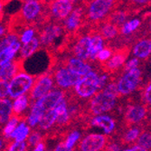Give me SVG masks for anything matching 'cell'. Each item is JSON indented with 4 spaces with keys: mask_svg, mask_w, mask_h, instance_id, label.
Segmentation results:
<instances>
[{
    "mask_svg": "<svg viewBox=\"0 0 151 151\" xmlns=\"http://www.w3.org/2000/svg\"><path fill=\"white\" fill-rule=\"evenodd\" d=\"M112 52H113V48L106 45L105 48L102 49V50L98 53V55H97V58H96V60H97V61L99 62V63H104V62L108 61L109 58L111 57Z\"/></svg>",
    "mask_w": 151,
    "mask_h": 151,
    "instance_id": "35",
    "label": "cell"
},
{
    "mask_svg": "<svg viewBox=\"0 0 151 151\" xmlns=\"http://www.w3.org/2000/svg\"><path fill=\"white\" fill-rule=\"evenodd\" d=\"M148 29H149V33H150V40H151V22L149 23V26H148Z\"/></svg>",
    "mask_w": 151,
    "mask_h": 151,
    "instance_id": "44",
    "label": "cell"
},
{
    "mask_svg": "<svg viewBox=\"0 0 151 151\" xmlns=\"http://www.w3.org/2000/svg\"><path fill=\"white\" fill-rule=\"evenodd\" d=\"M35 32V30L33 29V28H29V29H26L25 31H24L23 34L20 36L21 42L24 45H25V44H27L28 42H30V41L34 38Z\"/></svg>",
    "mask_w": 151,
    "mask_h": 151,
    "instance_id": "36",
    "label": "cell"
},
{
    "mask_svg": "<svg viewBox=\"0 0 151 151\" xmlns=\"http://www.w3.org/2000/svg\"><path fill=\"white\" fill-rule=\"evenodd\" d=\"M85 8V26L93 27L103 21L109 14L119 9L123 1L115 0H93L82 1Z\"/></svg>",
    "mask_w": 151,
    "mask_h": 151,
    "instance_id": "1",
    "label": "cell"
},
{
    "mask_svg": "<svg viewBox=\"0 0 151 151\" xmlns=\"http://www.w3.org/2000/svg\"><path fill=\"white\" fill-rule=\"evenodd\" d=\"M9 3H10V1H0V22L3 20V17H4L3 8H4V6H6Z\"/></svg>",
    "mask_w": 151,
    "mask_h": 151,
    "instance_id": "40",
    "label": "cell"
},
{
    "mask_svg": "<svg viewBox=\"0 0 151 151\" xmlns=\"http://www.w3.org/2000/svg\"><path fill=\"white\" fill-rule=\"evenodd\" d=\"M146 125H147L146 129L147 128V129H151V109L149 111V114H148V118H147V122H146Z\"/></svg>",
    "mask_w": 151,
    "mask_h": 151,
    "instance_id": "42",
    "label": "cell"
},
{
    "mask_svg": "<svg viewBox=\"0 0 151 151\" xmlns=\"http://www.w3.org/2000/svg\"><path fill=\"white\" fill-rule=\"evenodd\" d=\"M53 87V79L49 72L37 76L35 80L34 84L30 90V92L27 94L29 101V107L33 105L41 98L46 95L50 90Z\"/></svg>",
    "mask_w": 151,
    "mask_h": 151,
    "instance_id": "5",
    "label": "cell"
},
{
    "mask_svg": "<svg viewBox=\"0 0 151 151\" xmlns=\"http://www.w3.org/2000/svg\"><path fill=\"white\" fill-rule=\"evenodd\" d=\"M19 121H20V119L18 117H10V119L8 120L7 124L5 126V128L2 130V137H3V139L6 143H7L8 141L11 140V139H10L11 135L14 132V130L17 129Z\"/></svg>",
    "mask_w": 151,
    "mask_h": 151,
    "instance_id": "27",
    "label": "cell"
},
{
    "mask_svg": "<svg viewBox=\"0 0 151 151\" xmlns=\"http://www.w3.org/2000/svg\"><path fill=\"white\" fill-rule=\"evenodd\" d=\"M132 151H146L144 148H142V147H139V146H137V145H134V146H132Z\"/></svg>",
    "mask_w": 151,
    "mask_h": 151,
    "instance_id": "43",
    "label": "cell"
},
{
    "mask_svg": "<svg viewBox=\"0 0 151 151\" xmlns=\"http://www.w3.org/2000/svg\"><path fill=\"white\" fill-rule=\"evenodd\" d=\"M38 33L40 48L46 49L50 57L55 56L58 49V40H64L66 38V33L63 24L50 23L43 27Z\"/></svg>",
    "mask_w": 151,
    "mask_h": 151,
    "instance_id": "3",
    "label": "cell"
},
{
    "mask_svg": "<svg viewBox=\"0 0 151 151\" xmlns=\"http://www.w3.org/2000/svg\"><path fill=\"white\" fill-rule=\"evenodd\" d=\"M89 126L101 128L106 134L109 135L114 131L116 123H115V120L111 117L107 116V115H100V116L93 117L90 120Z\"/></svg>",
    "mask_w": 151,
    "mask_h": 151,
    "instance_id": "17",
    "label": "cell"
},
{
    "mask_svg": "<svg viewBox=\"0 0 151 151\" xmlns=\"http://www.w3.org/2000/svg\"><path fill=\"white\" fill-rule=\"evenodd\" d=\"M56 61L61 65L68 68L69 70L81 75V77H84L92 71V67L90 63H87L74 57H64L62 60H58L56 58Z\"/></svg>",
    "mask_w": 151,
    "mask_h": 151,
    "instance_id": "13",
    "label": "cell"
},
{
    "mask_svg": "<svg viewBox=\"0 0 151 151\" xmlns=\"http://www.w3.org/2000/svg\"><path fill=\"white\" fill-rule=\"evenodd\" d=\"M28 107H29V101H28V97H27V94L19 96L18 98L16 99L15 102L12 105L11 117H18L20 121L22 122L23 121L22 115L24 114V111Z\"/></svg>",
    "mask_w": 151,
    "mask_h": 151,
    "instance_id": "21",
    "label": "cell"
},
{
    "mask_svg": "<svg viewBox=\"0 0 151 151\" xmlns=\"http://www.w3.org/2000/svg\"><path fill=\"white\" fill-rule=\"evenodd\" d=\"M140 100L149 109H151V81L147 83L140 90Z\"/></svg>",
    "mask_w": 151,
    "mask_h": 151,
    "instance_id": "32",
    "label": "cell"
},
{
    "mask_svg": "<svg viewBox=\"0 0 151 151\" xmlns=\"http://www.w3.org/2000/svg\"><path fill=\"white\" fill-rule=\"evenodd\" d=\"M142 80V71L137 67L127 73H124L117 81V88L121 96L129 95L138 89Z\"/></svg>",
    "mask_w": 151,
    "mask_h": 151,
    "instance_id": "9",
    "label": "cell"
},
{
    "mask_svg": "<svg viewBox=\"0 0 151 151\" xmlns=\"http://www.w3.org/2000/svg\"><path fill=\"white\" fill-rule=\"evenodd\" d=\"M19 49H20V42L17 41V42H14L12 45H10L9 47H7L6 49L0 52V66L12 61Z\"/></svg>",
    "mask_w": 151,
    "mask_h": 151,
    "instance_id": "24",
    "label": "cell"
},
{
    "mask_svg": "<svg viewBox=\"0 0 151 151\" xmlns=\"http://www.w3.org/2000/svg\"><path fill=\"white\" fill-rule=\"evenodd\" d=\"M44 114H45V112L43 109L39 108L35 103L33 105V107L31 108L30 114H29L28 118H27V123H28L30 127H35L36 125H38L40 119H42Z\"/></svg>",
    "mask_w": 151,
    "mask_h": 151,
    "instance_id": "29",
    "label": "cell"
},
{
    "mask_svg": "<svg viewBox=\"0 0 151 151\" xmlns=\"http://www.w3.org/2000/svg\"><path fill=\"white\" fill-rule=\"evenodd\" d=\"M12 113V102L10 100H0V127L10 119Z\"/></svg>",
    "mask_w": 151,
    "mask_h": 151,
    "instance_id": "26",
    "label": "cell"
},
{
    "mask_svg": "<svg viewBox=\"0 0 151 151\" xmlns=\"http://www.w3.org/2000/svg\"><path fill=\"white\" fill-rule=\"evenodd\" d=\"M24 61L17 58L0 66V81H7L12 80L17 74L23 72Z\"/></svg>",
    "mask_w": 151,
    "mask_h": 151,
    "instance_id": "14",
    "label": "cell"
},
{
    "mask_svg": "<svg viewBox=\"0 0 151 151\" xmlns=\"http://www.w3.org/2000/svg\"><path fill=\"white\" fill-rule=\"evenodd\" d=\"M139 59H137V58H133L131 59L130 61H129L127 63L124 64V66H123V72L124 73H127L132 69H135V68H137L139 66Z\"/></svg>",
    "mask_w": 151,
    "mask_h": 151,
    "instance_id": "37",
    "label": "cell"
},
{
    "mask_svg": "<svg viewBox=\"0 0 151 151\" xmlns=\"http://www.w3.org/2000/svg\"><path fill=\"white\" fill-rule=\"evenodd\" d=\"M7 35V21L0 24V37H3Z\"/></svg>",
    "mask_w": 151,
    "mask_h": 151,
    "instance_id": "39",
    "label": "cell"
},
{
    "mask_svg": "<svg viewBox=\"0 0 151 151\" xmlns=\"http://www.w3.org/2000/svg\"><path fill=\"white\" fill-rule=\"evenodd\" d=\"M38 48H40V42L38 37H34L30 42L24 45V46L20 49V56L19 59L24 61L28 57H30L34 52H35Z\"/></svg>",
    "mask_w": 151,
    "mask_h": 151,
    "instance_id": "23",
    "label": "cell"
},
{
    "mask_svg": "<svg viewBox=\"0 0 151 151\" xmlns=\"http://www.w3.org/2000/svg\"><path fill=\"white\" fill-rule=\"evenodd\" d=\"M90 47H91V35L89 27L84 35H82L81 29L73 35V42L68 49L75 58L81 61H88L90 57Z\"/></svg>",
    "mask_w": 151,
    "mask_h": 151,
    "instance_id": "7",
    "label": "cell"
},
{
    "mask_svg": "<svg viewBox=\"0 0 151 151\" xmlns=\"http://www.w3.org/2000/svg\"><path fill=\"white\" fill-rule=\"evenodd\" d=\"M57 113L54 111V109H52V111H46L45 112V114L43 115L42 119H40L39 123H38V131H42V130H49L51 128H52L54 126L57 119Z\"/></svg>",
    "mask_w": 151,
    "mask_h": 151,
    "instance_id": "22",
    "label": "cell"
},
{
    "mask_svg": "<svg viewBox=\"0 0 151 151\" xmlns=\"http://www.w3.org/2000/svg\"><path fill=\"white\" fill-rule=\"evenodd\" d=\"M35 80V76L22 72L17 74L9 82L8 95L11 99L18 98L26 91L31 90Z\"/></svg>",
    "mask_w": 151,
    "mask_h": 151,
    "instance_id": "10",
    "label": "cell"
},
{
    "mask_svg": "<svg viewBox=\"0 0 151 151\" xmlns=\"http://www.w3.org/2000/svg\"><path fill=\"white\" fill-rule=\"evenodd\" d=\"M92 28L102 38V40L109 41L116 38L119 35H120V29L119 27L105 21H101L97 25L93 26Z\"/></svg>",
    "mask_w": 151,
    "mask_h": 151,
    "instance_id": "16",
    "label": "cell"
},
{
    "mask_svg": "<svg viewBox=\"0 0 151 151\" xmlns=\"http://www.w3.org/2000/svg\"><path fill=\"white\" fill-rule=\"evenodd\" d=\"M45 142L43 141V142L39 143V144L34 148L33 151H45Z\"/></svg>",
    "mask_w": 151,
    "mask_h": 151,
    "instance_id": "41",
    "label": "cell"
},
{
    "mask_svg": "<svg viewBox=\"0 0 151 151\" xmlns=\"http://www.w3.org/2000/svg\"><path fill=\"white\" fill-rule=\"evenodd\" d=\"M141 22L139 19H134L130 21H127L120 28V35H129L138 30L140 26Z\"/></svg>",
    "mask_w": 151,
    "mask_h": 151,
    "instance_id": "31",
    "label": "cell"
},
{
    "mask_svg": "<svg viewBox=\"0 0 151 151\" xmlns=\"http://www.w3.org/2000/svg\"><path fill=\"white\" fill-rule=\"evenodd\" d=\"M125 6H123L124 9L129 16H136L142 10L149 7L151 6V1L148 0H134V1H128L125 2Z\"/></svg>",
    "mask_w": 151,
    "mask_h": 151,
    "instance_id": "20",
    "label": "cell"
},
{
    "mask_svg": "<svg viewBox=\"0 0 151 151\" xmlns=\"http://www.w3.org/2000/svg\"><path fill=\"white\" fill-rule=\"evenodd\" d=\"M81 134L78 130H73L68 134L66 139L64 140V145L66 148L68 149H73V146L76 144V142L81 139Z\"/></svg>",
    "mask_w": 151,
    "mask_h": 151,
    "instance_id": "34",
    "label": "cell"
},
{
    "mask_svg": "<svg viewBox=\"0 0 151 151\" xmlns=\"http://www.w3.org/2000/svg\"><path fill=\"white\" fill-rule=\"evenodd\" d=\"M145 129L144 126H134L129 129H121L118 139L120 146H134L141 132Z\"/></svg>",
    "mask_w": 151,
    "mask_h": 151,
    "instance_id": "15",
    "label": "cell"
},
{
    "mask_svg": "<svg viewBox=\"0 0 151 151\" xmlns=\"http://www.w3.org/2000/svg\"><path fill=\"white\" fill-rule=\"evenodd\" d=\"M111 139V136L89 134L80 141L76 147V151H104Z\"/></svg>",
    "mask_w": 151,
    "mask_h": 151,
    "instance_id": "11",
    "label": "cell"
},
{
    "mask_svg": "<svg viewBox=\"0 0 151 151\" xmlns=\"http://www.w3.org/2000/svg\"><path fill=\"white\" fill-rule=\"evenodd\" d=\"M135 145L144 148L146 151H151V129H145L137 139Z\"/></svg>",
    "mask_w": 151,
    "mask_h": 151,
    "instance_id": "28",
    "label": "cell"
},
{
    "mask_svg": "<svg viewBox=\"0 0 151 151\" xmlns=\"http://www.w3.org/2000/svg\"><path fill=\"white\" fill-rule=\"evenodd\" d=\"M150 109L139 101L129 99L128 104L123 107V121L121 129H129L134 126H144L148 118Z\"/></svg>",
    "mask_w": 151,
    "mask_h": 151,
    "instance_id": "2",
    "label": "cell"
},
{
    "mask_svg": "<svg viewBox=\"0 0 151 151\" xmlns=\"http://www.w3.org/2000/svg\"><path fill=\"white\" fill-rule=\"evenodd\" d=\"M44 139H45L44 136L40 131L32 130L28 135V138H27V142H26L27 150H31L33 147H35L39 143L43 142Z\"/></svg>",
    "mask_w": 151,
    "mask_h": 151,
    "instance_id": "30",
    "label": "cell"
},
{
    "mask_svg": "<svg viewBox=\"0 0 151 151\" xmlns=\"http://www.w3.org/2000/svg\"><path fill=\"white\" fill-rule=\"evenodd\" d=\"M65 97V91L53 90L49 91L43 98L38 100L35 104L44 111V112L52 111L57 106V104Z\"/></svg>",
    "mask_w": 151,
    "mask_h": 151,
    "instance_id": "12",
    "label": "cell"
},
{
    "mask_svg": "<svg viewBox=\"0 0 151 151\" xmlns=\"http://www.w3.org/2000/svg\"><path fill=\"white\" fill-rule=\"evenodd\" d=\"M68 17L63 22L64 31L67 35L73 37L82 27L85 26V8L81 2H78Z\"/></svg>",
    "mask_w": 151,
    "mask_h": 151,
    "instance_id": "6",
    "label": "cell"
},
{
    "mask_svg": "<svg viewBox=\"0 0 151 151\" xmlns=\"http://www.w3.org/2000/svg\"><path fill=\"white\" fill-rule=\"evenodd\" d=\"M89 32L91 35V47H90L89 60L91 62H94L96 61L98 53L103 48V40L97 33H96V31L92 27H89Z\"/></svg>",
    "mask_w": 151,
    "mask_h": 151,
    "instance_id": "18",
    "label": "cell"
},
{
    "mask_svg": "<svg viewBox=\"0 0 151 151\" xmlns=\"http://www.w3.org/2000/svg\"><path fill=\"white\" fill-rule=\"evenodd\" d=\"M101 71L90 72L87 75L82 77V79L74 86V89L72 90L73 94L78 99H87L98 92V80L99 73Z\"/></svg>",
    "mask_w": 151,
    "mask_h": 151,
    "instance_id": "4",
    "label": "cell"
},
{
    "mask_svg": "<svg viewBox=\"0 0 151 151\" xmlns=\"http://www.w3.org/2000/svg\"><path fill=\"white\" fill-rule=\"evenodd\" d=\"M76 1L73 0H52L47 1L51 23L63 24L73 11Z\"/></svg>",
    "mask_w": 151,
    "mask_h": 151,
    "instance_id": "8",
    "label": "cell"
},
{
    "mask_svg": "<svg viewBox=\"0 0 151 151\" xmlns=\"http://www.w3.org/2000/svg\"><path fill=\"white\" fill-rule=\"evenodd\" d=\"M124 151H132V149H131V148H129V149H126V150H124Z\"/></svg>",
    "mask_w": 151,
    "mask_h": 151,
    "instance_id": "45",
    "label": "cell"
},
{
    "mask_svg": "<svg viewBox=\"0 0 151 151\" xmlns=\"http://www.w3.org/2000/svg\"><path fill=\"white\" fill-rule=\"evenodd\" d=\"M133 54L138 59H147L151 54V40L148 37L142 38L133 48Z\"/></svg>",
    "mask_w": 151,
    "mask_h": 151,
    "instance_id": "19",
    "label": "cell"
},
{
    "mask_svg": "<svg viewBox=\"0 0 151 151\" xmlns=\"http://www.w3.org/2000/svg\"><path fill=\"white\" fill-rule=\"evenodd\" d=\"M8 86L9 83L5 81H0V100L5 99L8 95Z\"/></svg>",
    "mask_w": 151,
    "mask_h": 151,
    "instance_id": "38",
    "label": "cell"
},
{
    "mask_svg": "<svg viewBox=\"0 0 151 151\" xmlns=\"http://www.w3.org/2000/svg\"><path fill=\"white\" fill-rule=\"evenodd\" d=\"M2 151H28L27 150L26 142H16V141H8L6 143L5 147Z\"/></svg>",
    "mask_w": 151,
    "mask_h": 151,
    "instance_id": "33",
    "label": "cell"
},
{
    "mask_svg": "<svg viewBox=\"0 0 151 151\" xmlns=\"http://www.w3.org/2000/svg\"><path fill=\"white\" fill-rule=\"evenodd\" d=\"M30 127L26 126V123L24 121H22L19 123V125L17 127V129L14 130V132L11 135V139H15L16 142H24L30 134Z\"/></svg>",
    "mask_w": 151,
    "mask_h": 151,
    "instance_id": "25",
    "label": "cell"
}]
</instances>
